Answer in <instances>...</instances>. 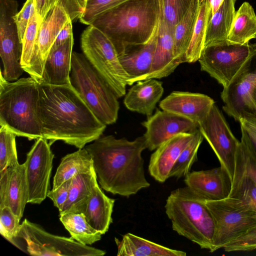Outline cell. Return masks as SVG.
<instances>
[{"label":"cell","mask_w":256,"mask_h":256,"mask_svg":"<svg viewBox=\"0 0 256 256\" xmlns=\"http://www.w3.org/2000/svg\"><path fill=\"white\" fill-rule=\"evenodd\" d=\"M37 114L42 137L49 140L50 144L62 140L82 148L101 136L106 126L70 84H40Z\"/></svg>","instance_id":"obj_1"},{"label":"cell","mask_w":256,"mask_h":256,"mask_svg":"<svg viewBox=\"0 0 256 256\" xmlns=\"http://www.w3.org/2000/svg\"><path fill=\"white\" fill-rule=\"evenodd\" d=\"M91 156L100 187L129 197L150 186L142 154L147 148L144 135L130 141L112 135L100 136L84 147Z\"/></svg>","instance_id":"obj_2"},{"label":"cell","mask_w":256,"mask_h":256,"mask_svg":"<svg viewBox=\"0 0 256 256\" xmlns=\"http://www.w3.org/2000/svg\"><path fill=\"white\" fill-rule=\"evenodd\" d=\"M160 10L161 0H128L102 14L90 25L109 38L120 55L128 46L150 40Z\"/></svg>","instance_id":"obj_3"},{"label":"cell","mask_w":256,"mask_h":256,"mask_svg":"<svg viewBox=\"0 0 256 256\" xmlns=\"http://www.w3.org/2000/svg\"><path fill=\"white\" fill-rule=\"evenodd\" d=\"M39 84L31 76L10 82L0 74V126L30 140L42 138L37 114Z\"/></svg>","instance_id":"obj_4"},{"label":"cell","mask_w":256,"mask_h":256,"mask_svg":"<svg viewBox=\"0 0 256 256\" xmlns=\"http://www.w3.org/2000/svg\"><path fill=\"white\" fill-rule=\"evenodd\" d=\"M164 208L174 230L201 248L211 250L215 224L204 200L186 186L171 192Z\"/></svg>","instance_id":"obj_5"},{"label":"cell","mask_w":256,"mask_h":256,"mask_svg":"<svg viewBox=\"0 0 256 256\" xmlns=\"http://www.w3.org/2000/svg\"><path fill=\"white\" fill-rule=\"evenodd\" d=\"M70 83L104 124L116 122L120 104L118 97L84 54L72 52Z\"/></svg>","instance_id":"obj_6"},{"label":"cell","mask_w":256,"mask_h":256,"mask_svg":"<svg viewBox=\"0 0 256 256\" xmlns=\"http://www.w3.org/2000/svg\"><path fill=\"white\" fill-rule=\"evenodd\" d=\"M10 242L28 254L37 256H102L105 250L82 244L72 238L52 234L25 218Z\"/></svg>","instance_id":"obj_7"},{"label":"cell","mask_w":256,"mask_h":256,"mask_svg":"<svg viewBox=\"0 0 256 256\" xmlns=\"http://www.w3.org/2000/svg\"><path fill=\"white\" fill-rule=\"evenodd\" d=\"M84 54L119 98L126 94L128 76L113 43L102 31L92 26L81 36Z\"/></svg>","instance_id":"obj_8"},{"label":"cell","mask_w":256,"mask_h":256,"mask_svg":"<svg viewBox=\"0 0 256 256\" xmlns=\"http://www.w3.org/2000/svg\"><path fill=\"white\" fill-rule=\"evenodd\" d=\"M215 224L213 252L256 226V212L239 200L228 197L218 200H204Z\"/></svg>","instance_id":"obj_9"},{"label":"cell","mask_w":256,"mask_h":256,"mask_svg":"<svg viewBox=\"0 0 256 256\" xmlns=\"http://www.w3.org/2000/svg\"><path fill=\"white\" fill-rule=\"evenodd\" d=\"M86 0H61L42 22L28 74L40 82L44 65L60 32L70 22L80 18Z\"/></svg>","instance_id":"obj_10"},{"label":"cell","mask_w":256,"mask_h":256,"mask_svg":"<svg viewBox=\"0 0 256 256\" xmlns=\"http://www.w3.org/2000/svg\"><path fill=\"white\" fill-rule=\"evenodd\" d=\"M256 46V44H240L228 40L206 46L198 60L200 70L224 88L238 72Z\"/></svg>","instance_id":"obj_11"},{"label":"cell","mask_w":256,"mask_h":256,"mask_svg":"<svg viewBox=\"0 0 256 256\" xmlns=\"http://www.w3.org/2000/svg\"><path fill=\"white\" fill-rule=\"evenodd\" d=\"M256 84V46L238 72L221 92L224 103L223 110L236 120L256 122V107L250 97Z\"/></svg>","instance_id":"obj_12"},{"label":"cell","mask_w":256,"mask_h":256,"mask_svg":"<svg viewBox=\"0 0 256 256\" xmlns=\"http://www.w3.org/2000/svg\"><path fill=\"white\" fill-rule=\"evenodd\" d=\"M18 8L16 0H0V74L8 82L18 80L24 71L20 64L22 42L14 18Z\"/></svg>","instance_id":"obj_13"},{"label":"cell","mask_w":256,"mask_h":256,"mask_svg":"<svg viewBox=\"0 0 256 256\" xmlns=\"http://www.w3.org/2000/svg\"><path fill=\"white\" fill-rule=\"evenodd\" d=\"M198 128L214 152L220 166L227 171L232 180L240 142L234 136L215 104L206 118L198 123Z\"/></svg>","instance_id":"obj_14"},{"label":"cell","mask_w":256,"mask_h":256,"mask_svg":"<svg viewBox=\"0 0 256 256\" xmlns=\"http://www.w3.org/2000/svg\"><path fill=\"white\" fill-rule=\"evenodd\" d=\"M48 140L40 138L26 154V177L28 187V203L40 204L50 190V178L54 154Z\"/></svg>","instance_id":"obj_15"},{"label":"cell","mask_w":256,"mask_h":256,"mask_svg":"<svg viewBox=\"0 0 256 256\" xmlns=\"http://www.w3.org/2000/svg\"><path fill=\"white\" fill-rule=\"evenodd\" d=\"M142 124L146 129L144 134L147 148L156 150L172 136L182 133L193 132L198 124L184 116L164 110H156Z\"/></svg>","instance_id":"obj_16"},{"label":"cell","mask_w":256,"mask_h":256,"mask_svg":"<svg viewBox=\"0 0 256 256\" xmlns=\"http://www.w3.org/2000/svg\"><path fill=\"white\" fill-rule=\"evenodd\" d=\"M184 182L189 188L204 200H218L228 198L232 180L222 167L205 170L192 171Z\"/></svg>","instance_id":"obj_17"},{"label":"cell","mask_w":256,"mask_h":256,"mask_svg":"<svg viewBox=\"0 0 256 256\" xmlns=\"http://www.w3.org/2000/svg\"><path fill=\"white\" fill-rule=\"evenodd\" d=\"M27 203L25 163L18 164L0 172V208L8 206L22 218Z\"/></svg>","instance_id":"obj_18"},{"label":"cell","mask_w":256,"mask_h":256,"mask_svg":"<svg viewBox=\"0 0 256 256\" xmlns=\"http://www.w3.org/2000/svg\"><path fill=\"white\" fill-rule=\"evenodd\" d=\"M158 24L148 42L128 46L118 55L120 64L128 76V86L147 80L150 75L156 44Z\"/></svg>","instance_id":"obj_19"},{"label":"cell","mask_w":256,"mask_h":256,"mask_svg":"<svg viewBox=\"0 0 256 256\" xmlns=\"http://www.w3.org/2000/svg\"><path fill=\"white\" fill-rule=\"evenodd\" d=\"M214 104L212 98L202 94L174 91L160 102L159 106L162 110L198 124L206 118Z\"/></svg>","instance_id":"obj_20"},{"label":"cell","mask_w":256,"mask_h":256,"mask_svg":"<svg viewBox=\"0 0 256 256\" xmlns=\"http://www.w3.org/2000/svg\"><path fill=\"white\" fill-rule=\"evenodd\" d=\"M194 132L180 134L172 136L162 144L152 154L148 170L150 176L156 181L164 182L170 177L172 166L193 138Z\"/></svg>","instance_id":"obj_21"},{"label":"cell","mask_w":256,"mask_h":256,"mask_svg":"<svg viewBox=\"0 0 256 256\" xmlns=\"http://www.w3.org/2000/svg\"><path fill=\"white\" fill-rule=\"evenodd\" d=\"M179 65L174 56V32L168 28L164 18L161 6L156 44L148 79L166 77Z\"/></svg>","instance_id":"obj_22"},{"label":"cell","mask_w":256,"mask_h":256,"mask_svg":"<svg viewBox=\"0 0 256 256\" xmlns=\"http://www.w3.org/2000/svg\"><path fill=\"white\" fill-rule=\"evenodd\" d=\"M164 92L162 83L155 78L139 81L129 89L124 103L128 110L149 116Z\"/></svg>","instance_id":"obj_23"},{"label":"cell","mask_w":256,"mask_h":256,"mask_svg":"<svg viewBox=\"0 0 256 256\" xmlns=\"http://www.w3.org/2000/svg\"><path fill=\"white\" fill-rule=\"evenodd\" d=\"M73 44L72 37L56 49L50 50L40 84L56 86L70 84V74Z\"/></svg>","instance_id":"obj_24"},{"label":"cell","mask_w":256,"mask_h":256,"mask_svg":"<svg viewBox=\"0 0 256 256\" xmlns=\"http://www.w3.org/2000/svg\"><path fill=\"white\" fill-rule=\"evenodd\" d=\"M118 256H186V252L172 249L131 233L114 238Z\"/></svg>","instance_id":"obj_25"},{"label":"cell","mask_w":256,"mask_h":256,"mask_svg":"<svg viewBox=\"0 0 256 256\" xmlns=\"http://www.w3.org/2000/svg\"><path fill=\"white\" fill-rule=\"evenodd\" d=\"M115 200L106 196L98 184L90 198L84 212L88 224L102 234L108 230L112 222Z\"/></svg>","instance_id":"obj_26"},{"label":"cell","mask_w":256,"mask_h":256,"mask_svg":"<svg viewBox=\"0 0 256 256\" xmlns=\"http://www.w3.org/2000/svg\"><path fill=\"white\" fill-rule=\"evenodd\" d=\"M98 182L94 167L88 172L74 176L72 178L68 198L59 211L60 215L68 212L84 214Z\"/></svg>","instance_id":"obj_27"},{"label":"cell","mask_w":256,"mask_h":256,"mask_svg":"<svg viewBox=\"0 0 256 256\" xmlns=\"http://www.w3.org/2000/svg\"><path fill=\"white\" fill-rule=\"evenodd\" d=\"M200 3V0H192L188 10L174 28V56L180 64L186 62V53L198 16Z\"/></svg>","instance_id":"obj_28"},{"label":"cell","mask_w":256,"mask_h":256,"mask_svg":"<svg viewBox=\"0 0 256 256\" xmlns=\"http://www.w3.org/2000/svg\"><path fill=\"white\" fill-rule=\"evenodd\" d=\"M93 167L91 156L85 148L66 155L62 158L54 177L52 189L78 174L90 170Z\"/></svg>","instance_id":"obj_29"},{"label":"cell","mask_w":256,"mask_h":256,"mask_svg":"<svg viewBox=\"0 0 256 256\" xmlns=\"http://www.w3.org/2000/svg\"><path fill=\"white\" fill-rule=\"evenodd\" d=\"M236 0H224L218 10L211 16L208 22L204 47L227 40L234 20Z\"/></svg>","instance_id":"obj_30"},{"label":"cell","mask_w":256,"mask_h":256,"mask_svg":"<svg viewBox=\"0 0 256 256\" xmlns=\"http://www.w3.org/2000/svg\"><path fill=\"white\" fill-rule=\"evenodd\" d=\"M256 34V15L252 6L246 2L236 12L227 40L244 44L254 38Z\"/></svg>","instance_id":"obj_31"},{"label":"cell","mask_w":256,"mask_h":256,"mask_svg":"<svg viewBox=\"0 0 256 256\" xmlns=\"http://www.w3.org/2000/svg\"><path fill=\"white\" fill-rule=\"evenodd\" d=\"M60 216V221L71 238L78 242L90 246L100 240L102 234L88 224L83 213L68 212Z\"/></svg>","instance_id":"obj_32"},{"label":"cell","mask_w":256,"mask_h":256,"mask_svg":"<svg viewBox=\"0 0 256 256\" xmlns=\"http://www.w3.org/2000/svg\"><path fill=\"white\" fill-rule=\"evenodd\" d=\"M211 10L208 0H200L199 12L190 44L186 51V62L194 63L198 60L204 48Z\"/></svg>","instance_id":"obj_33"},{"label":"cell","mask_w":256,"mask_h":256,"mask_svg":"<svg viewBox=\"0 0 256 256\" xmlns=\"http://www.w3.org/2000/svg\"><path fill=\"white\" fill-rule=\"evenodd\" d=\"M228 197L240 201L256 212V184L240 168L235 167Z\"/></svg>","instance_id":"obj_34"},{"label":"cell","mask_w":256,"mask_h":256,"mask_svg":"<svg viewBox=\"0 0 256 256\" xmlns=\"http://www.w3.org/2000/svg\"><path fill=\"white\" fill-rule=\"evenodd\" d=\"M204 138L198 128L194 132L191 141L184 149L174 162L170 172V177L180 178L185 177L190 172L192 164L198 160V152Z\"/></svg>","instance_id":"obj_35"},{"label":"cell","mask_w":256,"mask_h":256,"mask_svg":"<svg viewBox=\"0 0 256 256\" xmlns=\"http://www.w3.org/2000/svg\"><path fill=\"white\" fill-rule=\"evenodd\" d=\"M16 135L4 126L0 128V172L18 163L16 147Z\"/></svg>","instance_id":"obj_36"},{"label":"cell","mask_w":256,"mask_h":256,"mask_svg":"<svg viewBox=\"0 0 256 256\" xmlns=\"http://www.w3.org/2000/svg\"><path fill=\"white\" fill-rule=\"evenodd\" d=\"M36 12L31 17L22 42V54L20 64L22 68L28 73L40 26Z\"/></svg>","instance_id":"obj_37"},{"label":"cell","mask_w":256,"mask_h":256,"mask_svg":"<svg viewBox=\"0 0 256 256\" xmlns=\"http://www.w3.org/2000/svg\"><path fill=\"white\" fill-rule=\"evenodd\" d=\"M192 0H161L162 12L168 28L176 26L188 10Z\"/></svg>","instance_id":"obj_38"},{"label":"cell","mask_w":256,"mask_h":256,"mask_svg":"<svg viewBox=\"0 0 256 256\" xmlns=\"http://www.w3.org/2000/svg\"><path fill=\"white\" fill-rule=\"evenodd\" d=\"M128 0H86L84 10L79 19L90 25L100 14Z\"/></svg>","instance_id":"obj_39"},{"label":"cell","mask_w":256,"mask_h":256,"mask_svg":"<svg viewBox=\"0 0 256 256\" xmlns=\"http://www.w3.org/2000/svg\"><path fill=\"white\" fill-rule=\"evenodd\" d=\"M235 167L242 170L256 184V156L242 139L236 152Z\"/></svg>","instance_id":"obj_40"},{"label":"cell","mask_w":256,"mask_h":256,"mask_svg":"<svg viewBox=\"0 0 256 256\" xmlns=\"http://www.w3.org/2000/svg\"><path fill=\"white\" fill-rule=\"evenodd\" d=\"M21 218L8 206L0 208V233L9 241L18 234Z\"/></svg>","instance_id":"obj_41"},{"label":"cell","mask_w":256,"mask_h":256,"mask_svg":"<svg viewBox=\"0 0 256 256\" xmlns=\"http://www.w3.org/2000/svg\"><path fill=\"white\" fill-rule=\"evenodd\" d=\"M222 248L227 252H246L256 250V226L227 244Z\"/></svg>","instance_id":"obj_42"},{"label":"cell","mask_w":256,"mask_h":256,"mask_svg":"<svg viewBox=\"0 0 256 256\" xmlns=\"http://www.w3.org/2000/svg\"><path fill=\"white\" fill-rule=\"evenodd\" d=\"M34 12V0H26L22 10L14 16L22 42L28 22Z\"/></svg>","instance_id":"obj_43"},{"label":"cell","mask_w":256,"mask_h":256,"mask_svg":"<svg viewBox=\"0 0 256 256\" xmlns=\"http://www.w3.org/2000/svg\"><path fill=\"white\" fill-rule=\"evenodd\" d=\"M72 179L68 180L55 189L50 190L47 197L53 202L54 205L60 211L68 198Z\"/></svg>","instance_id":"obj_44"},{"label":"cell","mask_w":256,"mask_h":256,"mask_svg":"<svg viewBox=\"0 0 256 256\" xmlns=\"http://www.w3.org/2000/svg\"><path fill=\"white\" fill-rule=\"evenodd\" d=\"M61 0H34L35 12L38 21L40 24L48 13Z\"/></svg>","instance_id":"obj_45"},{"label":"cell","mask_w":256,"mask_h":256,"mask_svg":"<svg viewBox=\"0 0 256 256\" xmlns=\"http://www.w3.org/2000/svg\"><path fill=\"white\" fill-rule=\"evenodd\" d=\"M72 22V21L68 22L60 30L56 36L50 50L56 49L73 37Z\"/></svg>","instance_id":"obj_46"},{"label":"cell","mask_w":256,"mask_h":256,"mask_svg":"<svg viewBox=\"0 0 256 256\" xmlns=\"http://www.w3.org/2000/svg\"><path fill=\"white\" fill-rule=\"evenodd\" d=\"M211 10V16L218 10L224 0H208Z\"/></svg>","instance_id":"obj_47"},{"label":"cell","mask_w":256,"mask_h":256,"mask_svg":"<svg viewBox=\"0 0 256 256\" xmlns=\"http://www.w3.org/2000/svg\"><path fill=\"white\" fill-rule=\"evenodd\" d=\"M250 97L256 107V84L254 85L250 92Z\"/></svg>","instance_id":"obj_48"},{"label":"cell","mask_w":256,"mask_h":256,"mask_svg":"<svg viewBox=\"0 0 256 256\" xmlns=\"http://www.w3.org/2000/svg\"><path fill=\"white\" fill-rule=\"evenodd\" d=\"M242 140L248 145V146L252 150V151L254 152V154L256 156V144H252L250 142H248L244 138H241Z\"/></svg>","instance_id":"obj_49"},{"label":"cell","mask_w":256,"mask_h":256,"mask_svg":"<svg viewBox=\"0 0 256 256\" xmlns=\"http://www.w3.org/2000/svg\"><path fill=\"white\" fill-rule=\"evenodd\" d=\"M254 38H256V36H254Z\"/></svg>","instance_id":"obj_50"}]
</instances>
